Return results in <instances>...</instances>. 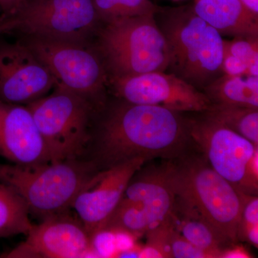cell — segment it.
I'll use <instances>...</instances> for the list:
<instances>
[{"instance_id": "obj_1", "label": "cell", "mask_w": 258, "mask_h": 258, "mask_svg": "<svg viewBox=\"0 0 258 258\" xmlns=\"http://www.w3.org/2000/svg\"><path fill=\"white\" fill-rule=\"evenodd\" d=\"M183 113L108 98L97 113L89 159L103 170L136 158L179 157L193 147L189 117Z\"/></svg>"}, {"instance_id": "obj_2", "label": "cell", "mask_w": 258, "mask_h": 258, "mask_svg": "<svg viewBox=\"0 0 258 258\" xmlns=\"http://www.w3.org/2000/svg\"><path fill=\"white\" fill-rule=\"evenodd\" d=\"M164 161L176 196L196 209L229 245L238 243L237 230L245 194L214 170L194 146L179 157Z\"/></svg>"}, {"instance_id": "obj_3", "label": "cell", "mask_w": 258, "mask_h": 258, "mask_svg": "<svg viewBox=\"0 0 258 258\" xmlns=\"http://www.w3.org/2000/svg\"><path fill=\"white\" fill-rule=\"evenodd\" d=\"M158 22L169 49L166 72L200 91L222 74L223 38L194 11L181 7L161 10Z\"/></svg>"}, {"instance_id": "obj_4", "label": "cell", "mask_w": 258, "mask_h": 258, "mask_svg": "<svg viewBox=\"0 0 258 258\" xmlns=\"http://www.w3.org/2000/svg\"><path fill=\"white\" fill-rule=\"evenodd\" d=\"M91 45L108 79L166 71L169 66V49L155 15L103 24Z\"/></svg>"}, {"instance_id": "obj_5", "label": "cell", "mask_w": 258, "mask_h": 258, "mask_svg": "<svg viewBox=\"0 0 258 258\" xmlns=\"http://www.w3.org/2000/svg\"><path fill=\"white\" fill-rule=\"evenodd\" d=\"M99 171L88 159H69L37 165L0 163V181L23 199L29 210L45 217L72 207L83 186Z\"/></svg>"}, {"instance_id": "obj_6", "label": "cell", "mask_w": 258, "mask_h": 258, "mask_svg": "<svg viewBox=\"0 0 258 258\" xmlns=\"http://www.w3.org/2000/svg\"><path fill=\"white\" fill-rule=\"evenodd\" d=\"M91 0H25L0 16V36L16 35L91 45L101 28Z\"/></svg>"}, {"instance_id": "obj_7", "label": "cell", "mask_w": 258, "mask_h": 258, "mask_svg": "<svg viewBox=\"0 0 258 258\" xmlns=\"http://www.w3.org/2000/svg\"><path fill=\"white\" fill-rule=\"evenodd\" d=\"M48 149L51 162L80 159L87 149L98 110L60 84L26 105Z\"/></svg>"}, {"instance_id": "obj_8", "label": "cell", "mask_w": 258, "mask_h": 258, "mask_svg": "<svg viewBox=\"0 0 258 258\" xmlns=\"http://www.w3.org/2000/svg\"><path fill=\"white\" fill-rule=\"evenodd\" d=\"M196 113L188 116L194 147L237 191L257 195L258 146L203 112Z\"/></svg>"}, {"instance_id": "obj_9", "label": "cell", "mask_w": 258, "mask_h": 258, "mask_svg": "<svg viewBox=\"0 0 258 258\" xmlns=\"http://www.w3.org/2000/svg\"><path fill=\"white\" fill-rule=\"evenodd\" d=\"M19 39L60 84L87 99L99 111L108 99V78L91 45L23 36Z\"/></svg>"}, {"instance_id": "obj_10", "label": "cell", "mask_w": 258, "mask_h": 258, "mask_svg": "<svg viewBox=\"0 0 258 258\" xmlns=\"http://www.w3.org/2000/svg\"><path fill=\"white\" fill-rule=\"evenodd\" d=\"M108 91L130 103L161 106L180 113H203L211 105L203 91L166 71L110 78Z\"/></svg>"}, {"instance_id": "obj_11", "label": "cell", "mask_w": 258, "mask_h": 258, "mask_svg": "<svg viewBox=\"0 0 258 258\" xmlns=\"http://www.w3.org/2000/svg\"><path fill=\"white\" fill-rule=\"evenodd\" d=\"M144 164L129 180L118 203L129 222L142 235L170 215L175 201L164 160L158 166Z\"/></svg>"}, {"instance_id": "obj_12", "label": "cell", "mask_w": 258, "mask_h": 258, "mask_svg": "<svg viewBox=\"0 0 258 258\" xmlns=\"http://www.w3.org/2000/svg\"><path fill=\"white\" fill-rule=\"evenodd\" d=\"M148 161L144 158H136L97 171L77 194L71 208L77 212L93 242L103 232L129 180Z\"/></svg>"}, {"instance_id": "obj_13", "label": "cell", "mask_w": 258, "mask_h": 258, "mask_svg": "<svg viewBox=\"0 0 258 258\" xmlns=\"http://www.w3.org/2000/svg\"><path fill=\"white\" fill-rule=\"evenodd\" d=\"M56 84L48 69L20 39L0 40V100L26 106L46 96Z\"/></svg>"}, {"instance_id": "obj_14", "label": "cell", "mask_w": 258, "mask_h": 258, "mask_svg": "<svg viewBox=\"0 0 258 258\" xmlns=\"http://www.w3.org/2000/svg\"><path fill=\"white\" fill-rule=\"evenodd\" d=\"M26 240L12 249L7 258H76L96 254L93 240L81 222L64 213L45 217L32 225Z\"/></svg>"}, {"instance_id": "obj_15", "label": "cell", "mask_w": 258, "mask_h": 258, "mask_svg": "<svg viewBox=\"0 0 258 258\" xmlns=\"http://www.w3.org/2000/svg\"><path fill=\"white\" fill-rule=\"evenodd\" d=\"M0 157L19 165L51 162L28 106L0 100Z\"/></svg>"}, {"instance_id": "obj_16", "label": "cell", "mask_w": 258, "mask_h": 258, "mask_svg": "<svg viewBox=\"0 0 258 258\" xmlns=\"http://www.w3.org/2000/svg\"><path fill=\"white\" fill-rule=\"evenodd\" d=\"M192 8L221 35L258 37V15L241 0H195Z\"/></svg>"}, {"instance_id": "obj_17", "label": "cell", "mask_w": 258, "mask_h": 258, "mask_svg": "<svg viewBox=\"0 0 258 258\" xmlns=\"http://www.w3.org/2000/svg\"><path fill=\"white\" fill-rule=\"evenodd\" d=\"M170 217L180 235L215 258H221L222 251L230 246L196 209L176 195Z\"/></svg>"}, {"instance_id": "obj_18", "label": "cell", "mask_w": 258, "mask_h": 258, "mask_svg": "<svg viewBox=\"0 0 258 258\" xmlns=\"http://www.w3.org/2000/svg\"><path fill=\"white\" fill-rule=\"evenodd\" d=\"M203 91L211 104L258 108V76L222 74Z\"/></svg>"}, {"instance_id": "obj_19", "label": "cell", "mask_w": 258, "mask_h": 258, "mask_svg": "<svg viewBox=\"0 0 258 258\" xmlns=\"http://www.w3.org/2000/svg\"><path fill=\"white\" fill-rule=\"evenodd\" d=\"M29 213L23 199L13 188L0 181V237L28 235L32 227Z\"/></svg>"}, {"instance_id": "obj_20", "label": "cell", "mask_w": 258, "mask_h": 258, "mask_svg": "<svg viewBox=\"0 0 258 258\" xmlns=\"http://www.w3.org/2000/svg\"><path fill=\"white\" fill-rule=\"evenodd\" d=\"M203 113L258 146V108L211 104Z\"/></svg>"}, {"instance_id": "obj_21", "label": "cell", "mask_w": 258, "mask_h": 258, "mask_svg": "<svg viewBox=\"0 0 258 258\" xmlns=\"http://www.w3.org/2000/svg\"><path fill=\"white\" fill-rule=\"evenodd\" d=\"M102 24L119 19L156 15L161 10L150 0H91Z\"/></svg>"}, {"instance_id": "obj_22", "label": "cell", "mask_w": 258, "mask_h": 258, "mask_svg": "<svg viewBox=\"0 0 258 258\" xmlns=\"http://www.w3.org/2000/svg\"><path fill=\"white\" fill-rule=\"evenodd\" d=\"M173 229L174 225L169 215L160 225L147 232V242L140 249L139 257H172L171 236Z\"/></svg>"}, {"instance_id": "obj_23", "label": "cell", "mask_w": 258, "mask_h": 258, "mask_svg": "<svg viewBox=\"0 0 258 258\" xmlns=\"http://www.w3.org/2000/svg\"><path fill=\"white\" fill-rule=\"evenodd\" d=\"M238 241L248 242L258 247V198L257 195H244L238 230Z\"/></svg>"}, {"instance_id": "obj_24", "label": "cell", "mask_w": 258, "mask_h": 258, "mask_svg": "<svg viewBox=\"0 0 258 258\" xmlns=\"http://www.w3.org/2000/svg\"><path fill=\"white\" fill-rule=\"evenodd\" d=\"M223 49L246 64L249 76H258V37L223 39Z\"/></svg>"}, {"instance_id": "obj_25", "label": "cell", "mask_w": 258, "mask_h": 258, "mask_svg": "<svg viewBox=\"0 0 258 258\" xmlns=\"http://www.w3.org/2000/svg\"><path fill=\"white\" fill-rule=\"evenodd\" d=\"M171 250L172 257L215 258L211 252L204 250L186 240L174 227L171 232Z\"/></svg>"}, {"instance_id": "obj_26", "label": "cell", "mask_w": 258, "mask_h": 258, "mask_svg": "<svg viewBox=\"0 0 258 258\" xmlns=\"http://www.w3.org/2000/svg\"><path fill=\"white\" fill-rule=\"evenodd\" d=\"M222 74L229 76H246L248 74L247 66L240 59L231 55L230 52L223 49L222 62Z\"/></svg>"}, {"instance_id": "obj_27", "label": "cell", "mask_w": 258, "mask_h": 258, "mask_svg": "<svg viewBox=\"0 0 258 258\" xmlns=\"http://www.w3.org/2000/svg\"><path fill=\"white\" fill-rule=\"evenodd\" d=\"M253 257L244 246L237 243L232 244L226 247L222 252L221 258Z\"/></svg>"}, {"instance_id": "obj_28", "label": "cell", "mask_w": 258, "mask_h": 258, "mask_svg": "<svg viewBox=\"0 0 258 258\" xmlns=\"http://www.w3.org/2000/svg\"><path fill=\"white\" fill-rule=\"evenodd\" d=\"M25 1V0H0L1 15L10 14L23 4Z\"/></svg>"}, {"instance_id": "obj_29", "label": "cell", "mask_w": 258, "mask_h": 258, "mask_svg": "<svg viewBox=\"0 0 258 258\" xmlns=\"http://www.w3.org/2000/svg\"><path fill=\"white\" fill-rule=\"evenodd\" d=\"M252 13L258 15V0H241Z\"/></svg>"}]
</instances>
